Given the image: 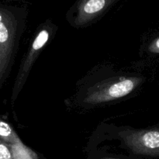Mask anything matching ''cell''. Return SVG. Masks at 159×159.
<instances>
[{"mask_svg":"<svg viewBox=\"0 0 159 159\" xmlns=\"http://www.w3.org/2000/svg\"><path fill=\"white\" fill-rule=\"evenodd\" d=\"M23 11L0 4V79L11 58Z\"/></svg>","mask_w":159,"mask_h":159,"instance_id":"obj_1","label":"cell"},{"mask_svg":"<svg viewBox=\"0 0 159 159\" xmlns=\"http://www.w3.org/2000/svg\"><path fill=\"white\" fill-rule=\"evenodd\" d=\"M140 82L139 78H124L96 86L89 92L85 98V102L96 105L124 97L130 94Z\"/></svg>","mask_w":159,"mask_h":159,"instance_id":"obj_2","label":"cell"},{"mask_svg":"<svg viewBox=\"0 0 159 159\" xmlns=\"http://www.w3.org/2000/svg\"><path fill=\"white\" fill-rule=\"evenodd\" d=\"M126 145L136 154H159V130H123L118 133Z\"/></svg>","mask_w":159,"mask_h":159,"instance_id":"obj_3","label":"cell"},{"mask_svg":"<svg viewBox=\"0 0 159 159\" xmlns=\"http://www.w3.org/2000/svg\"><path fill=\"white\" fill-rule=\"evenodd\" d=\"M118 0H77L71 9L73 23L82 26L102 16Z\"/></svg>","mask_w":159,"mask_h":159,"instance_id":"obj_4","label":"cell"},{"mask_svg":"<svg viewBox=\"0 0 159 159\" xmlns=\"http://www.w3.org/2000/svg\"><path fill=\"white\" fill-rule=\"evenodd\" d=\"M49 30L47 28H43V29L40 30V31L38 33L37 37L33 41L30 48L28 51V54H26V58L24 59V62L20 67L18 76L16 79V83L14 85L13 89V95H12V99H16L21 89L23 88L33 64L35 61L40 50L44 47L48 40H49Z\"/></svg>","mask_w":159,"mask_h":159,"instance_id":"obj_5","label":"cell"},{"mask_svg":"<svg viewBox=\"0 0 159 159\" xmlns=\"http://www.w3.org/2000/svg\"><path fill=\"white\" fill-rule=\"evenodd\" d=\"M0 140L6 144H16L18 138L12 131L10 126L6 123L0 120Z\"/></svg>","mask_w":159,"mask_h":159,"instance_id":"obj_6","label":"cell"},{"mask_svg":"<svg viewBox=\"0 0 159 159\" xmlns=\"http://www.w3.org/2000/svg\"><path fill=\"white\" fill-rule=\"evenodd\" d=\"M0 159H13L10 149L1 140H0Z\"/></svg>","mask_w":159,"mask_h":159,"instance_id":"obj_7","label":"cell"},{"mask_svg":"<svg viewBox=\"0 0 159 159\" xmlns=\"http://www.w3.org/2000/svg\"><path fill=\"white\" fill-rule=\"evenodd\" d=\"M149 51L155 54H159V37L154 40L148 48Z\"/></svg>","mask_w":159,"mask_h":159,"instance_id":"obj_8","label":"cell"},{"mask_svg":"<svg viewBox=\"0 0 159 159\" xmlns=\"http://www.w3.org/2000/svg\"><path fill=\"white\" fill-rule=\"evenodd\" d=\"M102 159H116V158H102Z\"/></svg>","mask_w":159,"mask_h":159,"instance_id":"obj_9","label":"cell"}]
</instances>
